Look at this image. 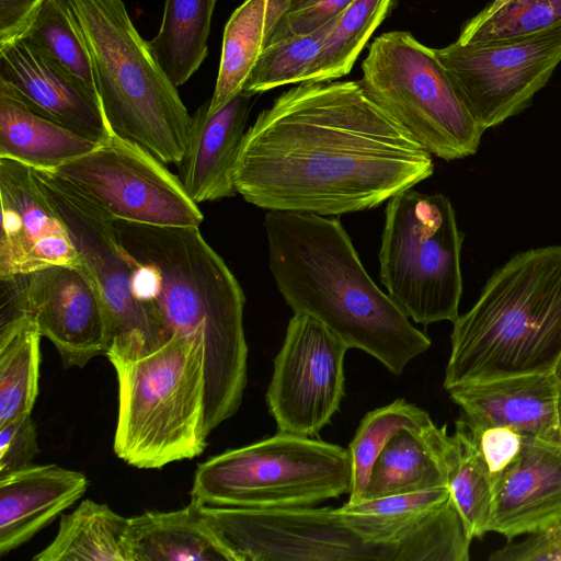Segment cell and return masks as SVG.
<instances>
[{
  "label": "cell",
  "instance_id": "1",
  "mask_svg": "<svg viewBox=\"0 0 561 561\" xmlns=\"http://www.w3.org/2000/svg\"><path fill=\"white\" fill-rule=\"evenodd\" d=\"M434 173L432 154L358 81H307L245 131L234 187L268 211L340 216L380 206Z\"/></svg>",
  "mask_w": 561,
  "mask_h": 561
},
{
  "label": "cell",
  "instance_id": "2",
  "mask_svg": "<svg viewBox=\"0 0 561 561\" xmlns=\"http://www.w3.org/2000/svg\"><path fill=\"white\" fill-rule=\"evenodd\" d=\"M135 263V289L151 301L172 334L204 340L206 432L238 411L248 380L244 293L199 227L113 220Z\"/></svg>",
  "mask_w": 561,
  "mask_h": 561
},
{
  "label": "cell",
  "instance_id": "3",
  "mask_svg": "<svg viewBox=\"0 0 561 561\" xmlns=\"http://www.w3.org/2000/svg\"><path fill=\"white\" fill-rule=\"evenodd\" d=\"M264 228L270 270L294 313L320 321L396 376L431 347L430 337L370 278L339 219L271 210Z\"/></svg>",
  "mask_w": 561,
  "mask_h": 561
},
{
  "label": "cell",
  "instance_id": "4",
  "mask_svg": "<svg viewBox=\"0 0 561 561\" xmlns=\"http://www.w3.org/2000/svg\"><path fill=\"white\" fill-rule=\"evenodd\" d=\"M444 388L551 374L561 354V244L513 255L453 321Z\"/></svg>",
  "mask_w": 561,
  "mask_h": 561
},
{
  "label": "cell",
  "instance_id": "5",
  "mask_svg": "<svg viewBox=\"0 0 561 561\" xmlns=\"http://www.w3.org/2000/svg\"><path fill=\"white\" fill-rule=\"evenodd\" d=\"M91 55L112 134L178 164L192 115L136 30L123 0H68Z\"/></svg>",
  "mask_w": 561,
  "mask_h": 561
},
{
  "label": "cell",
  "instance_id": "6",
  "mask_svg": "<svg viewBox=\"0 0 561 561\" xmlns=\"http://www.w3.org/2000/svg\"><path fill=\"white\" fill-rule=\"evenodd\" d=\"M204 340L174 334L135 360H112L118 381L114 451L140 469L201 455L207 446Z\"/></svg>",
  "mask_w": 561,
  "mask_h": 561
},
{
  "label": "cell",
  "instance_id": "7",
  "mask_svg": "<svg viewBox=\"0 0 561 561\" xmlns=\"http://www.w3.org/2000/svg\"><path fill=\"white\" fill-rule=\"evenodd\" d=\"M348 449L278 432L199 463L192 499L206 506H313L350 494Z\"/></svg>",
  "mask_w": 561,
  "mask_h": 561
},
{
  "label": "cell",
  "instance_id": "8",
  "mask_svg": "<svg viewBox=\"0 0 561 561\" xmlns=\"http://www.w3.org/2000/svg\"><path fill=\"white\" fill-rule=\"evenodd\" d=\"M379 251L380 280L415 323L454 321L462 295L465 234L449 198L405 190L391 197Z\"/></svg>",
  "mask_w": 561,
  "mask_h": 561
},
{
  "label": "cell",
  "instance_id": "9",
  "mask_svg": "<svg viewBox=\"0 0 561 561\" xmlns=\"http://www.w3.org/2000/svg\"><path fill=\"white\" fill-rule=\"evenodd\" d=\"M368 95L426 151L445 161L478 151L485 131L430 48L410 32L376 37L362 62Z\"/></svg>",
  "mask_w": 561,
  "mask_h": 561
},
{
  "label": "cell",
  "instance_id": "10",
  "mask_svg": "<svg viewBox=\"0 0 561 561\" xmlns=\"http://www.w3.org/2000/svg\"><path fill=\"white\" fill-rule=\"evenodd\" d=\"M34 171L100 297L110 362L135 360L162 347L172 334L154 305L137 295L135 263L115 234L114 219L54 172Z\"/></svg>",
  "mask_w": 561,
  "mask_h": 561
},
{
  "label": "cell",
  "instance_id": "11",
  "mask_svg": "<svg viewBox=\"0 0 561 561\" xmlns=\"http://www.w3.org/2000/svg\"><path fill=\"white\" fill-rule=\"evenodd\" d=\"M51 172L113 219L161 227H199L204 220L178 175L148 150L114 134Z\"/></svg>",
  "mask_w": 561,
  "mask_h": 561
},
{
  "label": "cell",
  "instance_id": "12",
  "mask_svg": "<svg viewBox=\"0 0 561 561\" xmlns=\"http://www.w3.org/2000/svg\"><path fill=\"white\" fill-rule=\"evenodd\" d=\"M469 111L484 129L533 102L561 62V28L525 37L434 48Z\"/></svg>",
  "mask_w": 561,
  "mask_h": 561
},
{
  "label": "cell",
  "instance_id": "13",
  "mask_svg": "<svg viewBox=\"0 0 561 561\" xmlns=\"http://www.w3.org/2000/svg\"><path fill=\"white\" fill-rule=\"evenodd\" d=\"M204 511L237 561H392L364 541L337 508L229 507Z\"/></svg>",
  "mask_w": 561,
  "mask_h": 561
},
{
  "label": "cell",
  "instance_id": "14",
  "mask_svg": "<svg viewBox=\"0 0 561 561\" xmlns=\"http://www.w3.org/2000/svg\"><path fill=\"white\" fill-rule=\"evenodd\" d=\"M348 350L320 321L294 313L265 396L278 432L312 437L331 422L345 393Z\"/></svg>",
  "mask_w": 561,
  "mask_h": 561
},
{
  "label": "cell",
  "instance_id": "15",
  "mask_svg": "<svg viewBox=\"0 0 561 561\" xmlns=\"http://www.w3.org/2000/svg\"><path fill=\"white\" fill-rule=\"evenodd\" d=\"M364 541L390 550L392 561H468L472 539L447 486L337 507Z\"/></svg>",
  "mask_w": 561,
  "mask_h": 561
},
{
  "label": "cell",
  "instance_id": "16",
  "mask_svg": "<svg viewBox=\"0 0 561 561\" xmlns=\"http://www.w3.org/2000/svg\"><path fill=\"white\" fill-rule=\"evenodd\" d=\"M0 277L81 265L68 227L33 168L0 158Z\"/></svg>",
  "mask_w": 561,
  "mask_h": 561
},
{
  "label": "cell",
  "instance_id": "17",
  "mask_svg": "<svg viewBox=\"0 0 561 561\" xmlns=\"http://www.w3.org/2000/svg\"><path fill=\"white\" fill-rule=\"evenodd\" d=\"M25 275L30 317L65 368H82L105 354L101 300L82 265H51Z\"/></svg>",
  "mask_w": 561,
  "mask_h": 561
},
{
  "label": "cell",
  "instance_id": "18",
  "mask_svg": "<svg viewBox=\"0 0 561 561\" xmlns=\"http://www.w3.org/2000/svg\"><path fill=\"white\" fill-rule=\"evenodd\" d=\"M561 520V443L523 437L515 459L493 476L489 531L507 540Z\"/></svg>",
  "mask_w": 561,
  "mask_h": 561
},
{
  "label": "cell",
  "instance_id": "19",
  "mask_svg": "<svg viewBox=\"0 0 561 561\" xmlns=\"http://www.w3.org/2000/svg\"><path fill=\"white\" fill-rule=\"evenodd\" d=\"M257 95L241 91L224 107L209 111V100L192 115L179 179L196 204L232 197L233 170L245 126Z\"/></svg>",
  "mask_w": 561,
  "mask_h": 561
},
{
  "label": "cell",
  "instance_id": "20",
  "mask_svg": "<svg viewBox=\"0 0 561 561\" xmlns=\"http://www.w3.org/2000/svg\"><path fill=\"white\" fill-rule=\"evenodd\" d=\"M558 390L552 374H531L459 385L447 392L476 428L502 426L523 437L561 443Z\"/></svg>",
  "mask_w": 561,
  "mask_h": 561
},
{
  "label": "cell",
  "instance_id": "21",
  "mask_svg": "<svg viewBox=\"0 0 561 561\" xmlns=\"http://www.w3.org/2000/svg\"><path fill=\"white\" fill-rule=\"evenodd\" d=\"M0 84L84 137L103 142L112 135L100 104L22 39L0 49Z\"/></svg>",
  "mask_w": 561,
  "mask_h": 561
},
{
  "label": "cell",
  "instance_id": "22",
  "mask_svg": "<svg viewBox=\"0 0 561 561\" xmlns=\"http://www.w3.org/2000/svg\"><path fill=\"white\" fill-rule=\"evenodd\" d=\"M89 486L79 471L57 465H31L0 477V554L27 542Z\"/></svg>",
  "mask_w": 561,
  "mask_h": 561
},
{
  "label": "cell",
  "instance_id": "23",
  "mask_svg": "<svg viewBox=\"0 0 561 561\" xmlns=\"http://www.w3.org/2000/svg\"><path fill=\"white\" fill-rule=\"evenodd\" d=\"M127 539L133 561H237L194 499L181 510L129 517Z\"/></svg>",
  "mask_w": 561,
  "mask_h": 561
},
{
  "label": "cell",
  "instance_id": "24",
  "mask_svg": "<svg viewBox=\"0 0 561 561\" xmlns=\"http://www.w3.org/2000/svg\"><path fill=\"white\" fill-rule=\"evenodd\" d=\"M449 445L446 425L398 431L370 470L364 501L447 486Z\"/></svg>",
  "mask_w": 561,
  "mask_h": 561
},
{
  "label": "cell",
  "instance_id": "25",
  "mask_svg": "<svg viewBox=\"0 0 561 561\" xmlns=\"http://www.w3.org/2000/svg\"><path fill=\"white\" fill-rule=\"evenodd\" d=\"M101 144L38 114L0 84V158L54 171Z\"/></svg>",
  "mask_w": 561,
  "mask_h": 561
},
{
  "label": "cell",
  "instance_id": "26",
  "mask_svg": "<svg viewBox=\"0 0 561 561\" xmlns=\"http://www.w3.org/2000/svg\"><path fill=\"white\" fill-rule=\"evenodd\" d=\"M289 0H245L228 20L209 111L216 112L244 88Z\"/></svg>",
  "mask_w": 561,
  "mask_h": 561
},
{
  "label": "cell",
  "instance_id": "27",
  "mask_svg": "<svg viewBox=\"0 0 561 561\" xmlns=\"http://www.w3.org/2000/svg\"><path fill=\"white\" fill-rule=\"evenodd\" d=\"M128 519L107 504L82 501L62 514L54 540L34 561H133L128 539Z\"/></svg>",
  "mask_w": 561,
  "mask_h": 561
},
{
  "label": "cell",
  "instance_id": "28",
  "mask_svg": "<svg viewBox=\"0 0 561 561\" xmlns=\"http://www.w3.org/2000/svg\"><path fill=\"white\" fill-rule=\"evenodd\" d=\"M217 0H165L160 30L148 41L151 53L176 87L183 85L208 55Z\"/></svg>",
  "mask_w": 561,
  "mask_h": 561
},
{
  "label": "cell",
  "instance_id": "29",
  "mask_svg": "<svg viewBox=\"0 0 561 561\" xmlns=\"http://www.w3.org/2000/svg\"><path fill=\"white\" fill-rule=\"evenodd\" d=\"M447 488L461 516L468 536L482 538L489 533L493 506V474L469 423L460 417L447 451Z\"/></svg>",
  "mask_w": 561,
  "mask_h": 561
},
{
  "label": "cell",
  "instance_id": "30",
  "mask_svg": "<svg viewBox=\"0 0 561 561\" xmlns=\"http://www.w3.org/2000/svg\"><path fill=\"white\" fill-rule=\"evenodd\" d=\"M22 41L100 104L91 55L68 0H45Z\"/></svg>",
  "mask_w": 561,
  "mask_h": 561
},
{
  "label": "cell",
  "instance_id": "31",
  "mask_svg": "<svg viewBox=\"0 0 561 561\" xmlns=\"http://www.w3.org/2000/svg\"><path fill=\"white\" fill-rule=\"evenodd\" d=\"M41 337L31 319L0 332V426L33 410L38 393Z\"/></svg>",
  "mask_w": 561,
  "mask_h": 561
},
{
  "label": "cell",
  "instance_id": "32",
  "mask_svg": "<svg viewBox=\"0 0 561 561\" xmlns=\"http://www.w3.org/2000/svg\"><path fill=\"white\" fill-rule=\"evenodd\" d=\"M392 1L353 0L334 19L307 81H329L347 75Z\"/></svg>",
  "mask_w": 561,
  "mask_h": 561
},
{
  "label": "cell",
  "instance_id": "33",
  "mask_svg": "<svg viewBox=\"0 0 561 561\" xmlns=\"http://www.w3.org/2000/svg\"><path fill=\"white\" fill-rule=\"evenodd\" d=\"M432 423L426 411L401 398L367 412L347 448L352 461V490L347 503L364 501L370 470L392 435L402 428L416 430Z\"/></svg>",
  "mask_w": 561,
  "mask_h": 561
},
{
  "label": "cell",
  "instance_id": "34",
  "mask_svg": "<svg viewBox=\"0 0 561 561\" xmlns=\"http://www.w3.org/2000/svg\"><path fill=\"white\" fill-rule=\"evenodd\" d=\"M333 21L309 34L267 44L242 91L259 95L282 85L306 82Z\"/></svg>",
  "mask_w": 561,
  "mask_h": 561
},
{
  "label": "cell",
  "instance_id": "35",
  "mask_svg": "<svg viewBox=\"0 0 561 561\" xmlns=\"http://www.w3.org/2000/svg\"><path fill=\"white\" fill-rule=\"evenodd\" d=\"M561 28V0H511L484 21L465 23L459 37L463 43L519 38Z\"/></svg>",
  "mask_w": 561,
  "mask_h": 561
},
{
  "label": "cell",
  "instance_id": "36",
  "mask_svg": "<svg viewBox=\"0 0 561 561\" xmlns=\"http://www.w3.org/2000/svg\"><path fill=\"white\" fill-rule=\"evenodd\" d=\"M353 0H289L268 43L309 34L334 20Z\"/></svg>",
  "mask_w": 561,
  "mask_h": 561
},
{
  "label": "cell",
  "instance_id": "37",
  "mask_svg": "<svg viewBox=\"0 0 561 561\" xmlns=\"http://www.w3.org/2000/svg\"><path fill=\"white\" fill-rule=\"evenodd\" d=\"M37 453L36 426L31 413L0 426V477L33 465Z\"/></svg>",
  "mask_w": 561,
  "mask_h": 561
},
{
  "label": "cell",
  "instance_id": "38",
  "mask_svg": "<svg viewBox=\"0 0 561 561\" xmlns=\"http://www.w3.org/2000/svg\"><path fill=\"white\" fill-rule=\"evenodd\" d=\"M490 561H561V520L523 540H508L489 556Z\"/></svg>",
  "mask_w": 561,
  "mask_h": 561
},
{
  "label": "cell",
  "instance_id": "39",
  "mask_svg": "<svg viewBox=\"0 0 561 561\" xmlns=\"http://www.w3.org/2000/svg\"><path fill=\"white\" fill-rule=\"evenodd\" d=\"M471 427L477 434L480 450L493 476L503 471L519 454L523 442L519 433L502 426Z\"/></svg>",
  "mask_w": 561,
  "mask_h": 561
},
{
  "label": "cell",
  "instance_id": "40",
  "mask_svg": "<svg viewBox=\"0 0 561 561\" xmlns=\"http://www.w3.org/2000/svg\"><path fill=\"white\" fill-rule=\"evenodd\" d=\"M45 0H0V49L22 39Z\"/></svg>",
  "mask_w": 561,
  "mask_h": 561
},
{
  "label": "cell",
  "instance_id": "41",
  "mask_svg": "<svg viewBox=\"0 0 561 561\" xmlns=\"http://www.w3.org/2000/svg\"><path fill=\"white\" fill-rule=\"evenodd\" d=\"M511 0H493L490 2L482 11H480L477 15H474L472 19L467 21L466 23L469 25L478 24L489 16H491L493 13H495L497 10H500L503 5H505Z\"/></svg>",
  "mask_w": 561,
  "mask_h": 561
},
{
  "label": "cell",
  "instance_id": "42",
  "mask_svg": "<svg viewBox=\"0 0 561 561\" xmlns=\"http://www.w3.org/2000/svg\"><path fill=\"white\" fill-rule=\"evenodd\" d=\"M551 374H552L558 387H561V354H560L558 362H557Z\"/></svg>",
  "mask_w": 561,
  "mask_h": 561
},
{
  "label": "cell",
  "instance_id": "43",
  "mask_svg": "<svg viewBox=\"0 0 561 561\" xmlns=\"http://www.w3.org/2000/svg\"><path fill=\"white\" fill-rule=\"evenodd\" d=\"M557 420H558V426H559V432H560V436H561V387H559V390H558Z\"/></svg>",
  "mask_w": 561,
  "mask_h": 561
}]
</instances>
